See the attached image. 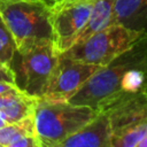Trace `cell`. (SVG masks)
Segmentation results:
<instances>
[{
	"label": "cell",
	"mask_w": 147,
	"mask_h": 147,
	"mask_svg": "<svg viewBox=\"0 0 147 147\" xmlns=\"http://www.w3.org/2000/svg\"><path fill=\"white\" fill-rule=\"evenodd\" d=\"M146 60L147 37L142 36L130 49L93 74L68 101L101 110L110 101L122 95L121 84L127 70Z\"/></svg>",
	"instance_id": "cell-1"
},
{
	"label": "cell",
	"mask_w": 147,
	"mask_h": 147,
	"mask_svg": "<svg viewBox=\"0 0 147 147\" xmlns=\"http://www.w3.org/2000/svg\"><path fill=\"white\" fill-rule=\"evenodd\" d=\"M98 115V110L69 101L38 98L33 110L36 136L41 147H57Z\"/></svg>",
	"instance_id": "cell-2"
},
{
	"label": "cell",
	"mask_w": 147,
	"mask_h": 147,
	"mask_svg": "<svg viewBox=\"0 0 147 147\" xmlns=\"http://www.w3.org/2000/svg\"><path fill=\"white\" fill-rule=\"evenodd\" d=\"M0 14L16 49L53 42L52 10L42 0H0Z\"/></svg>",
	"instance_id": "cell-3"
},
{
	"label": "cell",
	"mask_w": 147,
	"mask_h": 147,
	"mask_svg": "<svg viewBox=\"0 0 147 147\" xmlns=\"http://www.w3.org/2000/svg\"><path fill=\"white\" fill-rule=\"evenodd\" d=\"M59 56L52 41L16 49L9 68L17 88L33 98H41Z\"/></svg>",
	"instance_id": "cell-4"
},
{
	"label": "cell",
	"mask_w": 147,
	"mask_h": 147,
	"mask_svg": "<svg viewBox=\"0 0 147 147\" xmlns=\"http://www.w3.org/2000/svg\"><path fill=\"white\" fill-rule=\"evenodd\" d=\"M142 36L124 25L114 23L72 45L60 55L85 63L105 67L130 49ZM145 37V36H144Z\"/></svg>",
	"instance_id": "cell-5"
},
{
	"label": "cell",
	"mask_w": 147,
	"mask_h": 147,
	"mask_svg": "<svg viewBox=\"0 0 147 147\" xmlns=\"http://www.w3.org/2000/svg\"><path fill=\"white\" fill-rule=\"evenodd\" d=\"M100 68L96 64L85 63L60 55L41 98L68 101Z\"/></svg>",
	"instance_id": "cell-6"
},
{
	"label": "cell",
	"mask_w": 147,
	"mask_h": 147,
	"mask_svg": "<svg viewBox=\"0 0 147 147\" xmlns=\"http://www.w3.org/2000/svg\"><path fill=\"white\" fill-rule=\"evenodd\" d=\"M93 0L53 8L51 14L53 42L59 54L69 49L78 39L90 16Z\"/></svg>",
	"instance_id": "cell-7"
},
{
	"label": "cell",
	"mask_w": 147,
	"mask_h": 147,
	"mask_svg": "<svg viewBox=\"0 0 147 147\" xmlns=\"http://www.w3.org/2000/svg\"><path fill=\"white\" fill-rule=\"evenodd\" d=\"M99 111L107 114L113 134L134 126L147 119V90L122 94Z\"/></svg>",
	"instance_id": "cell-8"
},
{
	"label": "cell",
	"mask_w": 147,
	"mask_h": 147,
	"mask_svg": "<svg viewBox=\"0 0 147 147\" xmlns=\"http://www.w3.org/2000/svg\"><path fill=\"white\" fill-rule=\"evenodd\" d=\"M111 136L107 114L98 111L93 119L64 139L57 147H111Z\"/></svg>",
	"instance_id": "cell-9"
},
{
	"label": "cell",
	"mask_w": 147,
	"mask_h": 147,
	"mask_svg": "<svg viewBox=\"0 0 147 147\" xmlns=\"http://www.w3.org/2000/svg\"><path fill=\"white\" fill-rule=\"evenodd\" d=\"M114 23L147 37V0H116Z\"/></svg>",
	"instance_id": "cell-10"
},
{
	"label": "cell",
	"mask_w": 147,
	"mask_h": 147,
	"mask_svg": "<svg viewBox=\"0 0 147 147\" xmlns=\"http://www.w3.org/2000/svg\"><path fill=\"white\" fill-rule=\"evenodd\" d=\"M37 99L20 90L0 94V116L7 123L22 121L33 114Z\"/></svg>",
	"instance_id": "cell-11"
},
{
	"label": "cell",
	"mask_w": 147,
	"mask_h": 147,
	"mask_svg": "<svg viewBox=\"0 0 147 147\" xmlns=\"http://www.w3.org/2000/svg\"><path fill=\"white\" fill-rule=\"evenodd\" d=\"M115 2L116 0H94L87 22L76 42L86 39L87 37L105 29L110 24H114Z\"/></svg>",
	"instance_id": "cell-12"
},
{
	"label": "cell",
	"mask_w": 147,
	"mask_h": 147,
	"mask_svg": "<svg viewBox=\"0 0 147 147\" xmlns=\"http://www.w3.org/2000/svg\"><path fill=\"white\" fill-rule=\"evenodd\" d=\"M28 134H36L33 114L15 123L0 127V147H11L15 141Z\"/></svg>",
	"instance_id": "cell-13"
},
{
	"label": "cell",
	"mask_w": 147,
	"mask_h": 147,
	"mask_svg": "<svg viewBox=\"0 0 147 147\" xmlns=\"http://www.w3.org/2000/svg\"><path fill=\"white\" fill-rule=\"evenodd\" d=\"M16 51L14 38L0 14V62L8 65Z\"/></svg>",
	"instance_id": "cell-14"
},
{
	"label": "cell",
	"mask_w": 147,
	"mask_h": 147,
	"mask_svg": "<svg viewBox=\"0 0 147 147\" xmlns=\"http://www.w3.org/2000/svg\"><path fill=\"white\" fill-rule=\"evenodd\" d=\"M0 80L1 82H9V83H14V75L13 71L10 70V68L3 63L0 62Z\"/></svg>",
	"instance_id": "cell-15"
},
{
	"label": "cell",
	"mask_w": 147,
	"mask_h": 147,
	"mask_svg": "<svg viewBox=\"0 0 147 147\" xmlns=\"http://www.w3.org/2000/svg\"><path fill=\"white\" fill-rule=\"evenodd\" d=\"M14 90H18L15 84L9 83V82H1L0 80V94L7 93V92H10V91H14Z\"/></svg>",
	"instance_id": "cell-16"
},
{
	"label": "cell",
	"mask_w": 147,
	"mask_h": 147,
	"mask_svg": "<svg viewBox=\"0 0 147 147\" xmlns=\"http://www.w3.org/2000/svg\"><path fill=\"white\" fill-rule=\"evenodd\" d=\"M80 1H88V0H63L62 2H60L56 7L54 8H60V7H64V6H69V5H74V3H77V2H80ZM94 1V0H93ZM53 9V8H52Z\"/></svg>",
	"instance_id": "cell-17"
},
{
	"label": "cell",
	"mask_w": 147,
	"mask_h": 147,
	"mask_svg": "<svg viewBox=\"0 0 147 147\" xmlns=\"http://www.w3.org/2000/svg\"><path fill=\"white\" fill-rule=\"evenodd\" d=\"M42 1H44V2H45V3H46V5L52 9V8L56 7V6H57L60 2H62L63 0H42Z\"/></svg>",
	"instance_id": "cell-18"
},
{
	"label": "cell",
	"mask_w": 147,
	"mask_h": 147,
	"mask_svg": "<svg viewBox=\"0 0 147 147\" xmlns=\"http://www.w3.org/2000/svg\"><path fill=\"white\" fill-rule=\"evenodd\" d=\"M138 147H147V134H146L145 138L138 144Z\"/></svg>",
	"instance_id": "cell-19"
},
{
	"label": "cell",
	"mask_w": 147,
	"mask_h": 147,
	"mask_svg": "<svg viewBox=\"0 0 147 147\" xmlns=\"http://www.w3.org/2000/svg\"><path fill=\"white\" fill-rule=\"evenodd\" d=\"M6 124H7V122H6V121L0 116V127H2V126H3V125H6Z\"/></svg>",
	"instance_id": "cell-20"
}]
</instances>
